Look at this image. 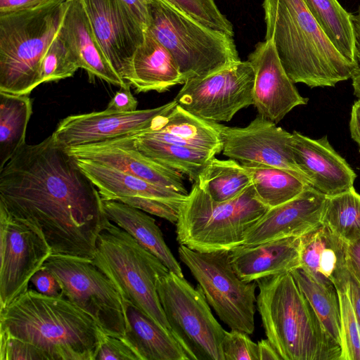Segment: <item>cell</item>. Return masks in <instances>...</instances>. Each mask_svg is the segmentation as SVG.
<instances>
[{
	"instance_id": "obj_28",
	"label": "cell",
	"mask_w": 360,
	"mask_h": 360,
	"mask_svg": "<svg viewBox=\"0 0 360 360\" xmlns=\"http://www.w3.org/2000/svg\"><path fill=\"white\" fill-rule=\"evenodd\" d=\"M126 314L128 326L123 338L140 360H188L172 333L141 310L126 304Z\"/></svg>"
},
{
	"instance_id": "obj_46",
	"label": "cell",
	"mask_w": 360,
	"mask_h": 360,
	"mask_svg": "<svg viewBox=\"0 0 360 360\" xmlns=\"http://www.w3.org/2000/svg\"><path fill=\"white\" fill-rule=\"evenodd\" d=\"M347 264L350 274L360 284V240L348 244Z\"/></svg>"
},
{
	"instance_id": "obj_44",
	"label": "cell",
	"mask_w": 360,
	"mask_h": 360,
	"mask_svg": "<svg viewBox=\"0 0 360 360\" xmlns=\"http://www.w3.org/2000/svg\"><path fill=\"white\" fill-rule=\"evenodd\" d=\"M136 20L147 30L148 25V6L151 0H121Z\"/></svg>"
},
{
	"instance_id": "obj_22",
	"label": "cell",
	"mask_w": 360,
	"mask_h": 360,
	"mask_svg": "<svg viewBox=\"0 0 360 360\" xmlns=\"http://www.w3.org/2000/svg\"><path fill=\"white\" fill-rule=\"evenodd\" d=\"M67 7L58 36L78 60L89 79L98 77L120 87L129 85L115 70L92 28L82 0L66 1Z\"/></svg>"
},
{
	"instance_id": "obj_19",
	"label": "cell",
	"mask_w": 360,
	"mask_h": 360,
	"mask_svg": "<svg viewBox=\"0 0 360 360\" xmlns=\"http://www.w3.org/2000/svg\"><path fill=\"white\" fill-rule=\"evenodd\" d=\"M326 195L311 186L294 199L269 208L247 231L243 245L302 236L321 224Z\"/></svg>"
},
{
	"instance_id": "obj_37",
	"label": "cell",
	"mask_w": 360,
	"mask_h": 360,
	"mask_svg": "<svg viewBox=\"0 0 360 360\" xmlns=\"http://www.w3.org/2000/svg\"><path fill=\"white\" fill-rule=\"evenodd\" d=\"M200 23L234 36L233 25L218 8L214 0H163Z\"/></svg>"
},
{
	"instance_id": "obj_27",
	"label": "cell",
	"mask_w": 360,
	"mask_h": 360,
	"mask_svg": "<svg viewBox=\"0 0 360 360\" xmlns=\"http://www.w3.org/2000/svg\"><path fill=\"white\" fill-rule=\"evenodd\" d=\"M107 217L157 257L172 272L183 277L181 266L166 244L155 220L147 212L118 200H103Z\"/></svg>"
},
{
	"instance_id": "obj_31",
	"label": "cell",
	"mask_w": 360,
	"mask_h": 360,
	"mask_svg": "<svg viewBox=\"0 0 360 360\" xmlns=\"http://www.w3.org/2000/svg\"><path fill=\"white\" fill-rule=\"evenodd\" d=\"M251 177L259 200L269 208L285 203L310 186L294 174L257 162L240 163Z\"/></svg>"
},
{
	"instance_id": "obj_45",
	"label": "cell",
	"mask_w": 360,
	"mask_h": 360,
	"mask_svg": "<svg viewBox=\"0 0 360 360\" xmlns=\"http://www.w3.org/2000/svg\"><path fill=\"white\" fill-rule=\"evenodd\" d=\"M48 1L49 0H0V14L31 8Z\"/></svg>"
},
{
	"instance_id": "obj_50",
	"label": "cell",
	"mask_w": 360,
	"mask_h": 360,
	"mask_svg": "<svg viewBox=\"0 0 360 360\" xmlns=\"http://www.w3.org/2000/svg\"><path fill=\"white\" fill-rule=\"evenodd\" d=\"M353 32L354 37L355 57L360 66V6L355 14H352Z\"/></svg>"
},
{
	"instance_id": "obj_18",
	"label": "cell",
	"mask_w": 360,
	"mask_h": 360,
	"mask_svg": "<svg viewBox=\"0 0 360 360\" xmlns=\"http://www.w3.org/2000/svg\"><path fill=\"white\" fill-rule=\"evenodd\" d=\"M255 72L253 105L258 115L278 123L294 108L304 105L308 98L300 95L284 70L274 43H258L248 60Z\"/></svg>"
},
{
	"instance_id": "obj_17",
	"label": "cell",
	"mask_w": 360,
	"mask_h": 360,
	"mask_svg": "<svg viewBox=\"0 0 360 360\" xmlns=\"http://www.w3.org/2000/svg\"><path fill=\"white\" fill-rule=\"evenodd\" d=\"M131 135L65 149L75 158L108 166L156 186L188 195L184 175L141 153L134 146Z\"/></svg>"
},
{
	"instance_id": "obj_41",
	"label": "cell",
	"mask_w": 360,
	"mask_h": 360,
	"mask_svg": "<svg viewBox=\"0 0 360 360\" xmlns=\"http://www.w3.org/2000/svg\"><path fill=\"white\" fill-rule=\"evenodd\" d=\"M140 360L139 356L123 338L105 335L96 360Z\"/></svg>"
},
{
	"instance_id": "obj_13",
	"label": "cell",
	"mask_w": 360,
	"mask_h": 360,
	"mask_svg": "<svg viewBox=\"0 0 360 360\" xmlns=\"http://www.w3.org/2000/svg\"><path fill=\"white\" fill-rule=\"evenodd\" d=\"M0 309L28 290L32 276L52 254L43 235L0 207Z\"/></svg>"
},
{
	"instance_id": "obj_51",
	"label": "cell",
	"mask_w": 360,
	"mask_h": 360,
	"mask_svg": "<svg viewBox=\"0 0 360 360\" xmlns=\"http://www.w3.org/2000/svg\"><path fill=\"white\" fill-rule=\"evenodd\" d=\"M354 95L360 99V67L352 77Z\"/></svg>"
},
{
	"instance_id": "obj_23",
	"label": "cell",
	"mask_w": 360,
	"mask_h": 360,
	"mask_svg": "<svg viewBox=\"0 0 360 360\" xmlns=\"http://www.w3.org/2000/svg\"><path fill=\"white\" fill-rule=\"evenodd\" d=\"M300 236H290L230 250L232 266L243 281L292 272L300 267Z\"/></svg>"
},
{
	"instance_id": "obj_6",
	"label": "cell",
	"mask_w": 360,
	"mask_h": 360,
	"mask_svg": "<svg viewBox=\"0 0 360 360\" xmlns=\"http://www.w3.org/2000/svg\"><path fill=\"white\" fill-rule=\"evenodd\" d=\"M269 209L257 198L252 183L224 202L214 200L194 183L179 208L176 240L199 252L230 251L243 245L247 231Z\"/></svg>"
},
{
	"instance_id": "obj_49",
	"label": "cell",
	"mask_w": 360,
	"mask_h": 360,
	"mask_svg": "<svg viewBox=\"0 0 360 360\" xmlns=\"http://www.w3.org/2000/svg\"><path fill=\"white\" fill-rule=\"evenodd\" d=\"M259 360H281L277 351L268 339L257 342Z\"/></svg>"
},
{
	"instance_id": "obj_11",
	"label": "cell",
	"mask_w": 360,
	"mask_h": 360,
	"mask_svg": "<svg viewBox=\"0 0 360 360\" xmlns=\"http://www.w3.org/2000/svg\"><path fill=\"white\" fill-rule=\"evenodd\" d=\"M43 266L56 278L61 295L90 315L105 334L124 336L126 304L112 281L91 259L51 254Z\"/></svg>"
},
{
	"instance_id": "obj_33",
	"label": "cell",
	"mask_w": 360,
	"mask_h": 360,
	"mask_svg": "<svg viewBox=\"0 0 360 360\" xmlns=\"http://www.w3.org/2000/svg\"><path fill=\"white\" fill-rule=\"evenodd\" d=\"M215 201L224 202L241 194L252 184L251 177L238 161L213 158L196 182Z\"/></svg>"
},
{
	"instance_id": "obj_21",
	"label": "cell",
	"mask_w": 360,
	"mask_h": 360,
	"mask_svg": "<svg viewBox=\"0 0 360 360\" xmlns=\"http://www.w3.org/2000/svg\"><path fill=\"white\" fill-rule=\"evenodd\" d=\"M300 268L319 283L347 291L348 243L321 224L300 236Z\"/></svg>"
},
{
	"instance_id": "obj_14",
	"label": "cell",
	"mask_w": 360,
	"mask_h": 360,
	"mask_svg": "<svg viewBox=\"0 0 360 360\" xmlns=\"http://www.w3.org/2000/svg\"><path fill=\"white\" fill-rule=\"evenodd\" d=\"M220 131L225 156L287 170L310 185L295 162L292 133L259 115L245 127L220 124Z\"/></svg>"
},
{
	"instance_id": "obj_26",
	"label": "cell",
	"mask_w": 360,
	"mask_h": 360,
	"mask_svg": "<svg viewBox=\"0 0 360 360\" xmlns=\"http://www.w3.org/2000/svg\"><path fill=\"white\" fill-rule=\"evenodd\" d=\"M75 160L96 186L103 200L142 198L182 202L187 196L108 166L83 159Z\"/></svg>"
},
{
	"instance_id": "obj_39",
	"label": "cell",
	"mask_w": 360,
	"mask_h": 360,
	"mask_svg": "<svg viewBox=\"0 0 360 360\" xmlns=\"http://www.w3.org/2000/svg\"><path fill=\"white\" fill-rule=\"evenodd\" d=\"M222 351L224 360H259L257 343L248 334L238 330L226 331Z\"/></svg>"
},
{
	"instance_id": "obj_29",
	"label": "cell",
	"mask_w": 360,
	"mask_h": 360,
	"mask_svg": "<svg viewBox=\"0 0 360 360\" xmlns=\"http://www.w3.org/2000/svg\"><path fill=\"white\" fill-rule=\"evenodd\" d=\"M134 146L145 155L176 171L196 183L209 162L215 157L211 153L165 143L132 134Z\"/></svg>"
},
{
	"instance_id": "obj_10",
	"label": "cell",
	"mask_w": 360,
	"mask_h": 360,
	"mask_svg": "<svg viewBox=\"0 0 360 360\" xmlns=\"http://www.w3.org/2000/svg\"><path fill=\"white\" fill-rule=\"evenodd\" d=\"M178 254L221 321L231 330L252 334L257 284L238 276L232 266L230 251L199 252L180 245Z\"/></svg>"
},
{
	"instance_id": "obj_20",
	"label": "cell",
	"mask_w": 360,
	"mask_h": 360,
	"mask_svg": "<svg viewBox=\"0 0 360 360\" xmlns=\"http://www.w3.org/2000/svg\"><path fill=\"white\" fill-rule=\"evenodd\" d=\"M292 135L295 162L312 188L326 196L354 188L356 173L327 136L314 139L296 131Z\"/></svg>"
},
{
	"instance_id": "obj_36",
	"label": "cell",
	"mask_w": 360,
	"mask_h": 360,
	"mask_svg": "<svg viewBox=\"0 0 360 360\" xmlns=\"http://www.w3.org/2000/svg\"><path fill=\"white\" fill-rule=\"evenodd\" d=\"M79 68L77 59L57 34L41 60L39 84L72 77Z\"/></svg>"
},
{
	"instance_id": "obj_4",
	"label": "cell",
	"mask_w": 360,
	"mask_h": 360,
	"mask_svg": "<svg viewBox=\"0 0 360 360\" xmlns=\"http://www.w3.org/2000/svg\"><path fill=\"white\" fill-rule=\"evenodd\" d=\"M256 282L265 335L281 360H340V345L324 328L291 272Z\"/></svg>"
},
{
	"instance_id": "obj_43",
	"label": "cell",
	"mask_w": 360,
	"mask_h": 360,
	"mask_svg": "<svg viewBox=\"0 0 360 360\" xmlns=\"http://www.w3.org/2000/svg\"><path fill=\"white\" fill-rule=\"evenodd\" d=\"M138 101L132 95L130 85L121 86L108 103L106 110L115 112L136 110Z\"/></svg>"
},
{
	"instance_id": "obj_2",
	"label": "cell",
	"mask_w": 360,
	"mask_h": 360,
	"mask_svg": "<svg viewBox=\"0 0 360 360\" xmlns=\"http://www.w3.org/2000/svg\"><path fill=\"white\" fill-rule=\"evenodd\" d=\"M0 331L31 343L46 360H96L105 333L63 295L28 289L0 309Z\"/></svg>"
},
{
	"instance_id": "obj_38",
	"label": "cell",
	"mask_w": 360,
	"mask_h": 360,
	"mask_svg": "<svg viewBox=\"0 0 360 360\" xmlns=\"http://www.w3.org/2000/svg\"><path fill=\"white\" fill-rule=\"evenodd\" d=\"M341 318L340 360H360V329L347 291H338Z\"/></svg>"
},
{
	"instance_id": "obj_3",
	"label": "cell",
	"mask_w": 360,
	"mask_h": 360,
	"mask_svg": "<svg viewBox=\"0 0 360 360\" xmlns=\"http://www.w3.org/2000/svg\"><path fill=\"white\" fill-rule=\"evenodd\" d=\"M265 40L271 41L294 83L334 87L360 67L336 49L303 0H264Z\"/></svg>"
},
{
	"instance_id": "obj_7",
	"label": "cell",
	"mask_w": 360,
	"mask_h": 360,
	"mask_svg": "<svg viewBox=\"0 0 360 360\" xmlns=\"http://www.w3.org/2000/svg\"><path fill=\"white\" fill-rule=\"evenodd\" d=\"M131 304L171 333L157 291V281L169 270L127 231L110 220L100 232L92 259Z\"/></svg>"
},
{
	"instance_id": "obj_1",
	"label": "cell",
	"mask_w": 360,
	"mask_h": 360,
	"mask_svg": "<svg viewBox=\"0 0 360 360\" xmlns=\"http://www.w3.org/2000/svg\"><path fill=\"white\" fill-rule=\"evenodd\" d=\"M0 207L37 229L52 254L91 259L110 221L97 188L53 134L25 143L0 169Z\"/></svg>"
},
{
	"instance_id": "obj_40",
	"label": "cell",
	"mask_w": 360,
	"mask_h": 360,
	"mask_svg": "<svg viewBox=\"0 0 360 360\" xmlns=\"http://www.w3.org/2000/svg\"><path fill=\"white\" fill-rule=\"evenodd\" d=\"M0 360H46L35 346L4 331H0Z\"/></svg>"
},
{
	"instance_id": "obj_24",
	"label": "cell",
	"mask_w": 360,
	"mask_h": 360,
	"mask_svg": "<svg viewBox=\"0 0 360 360\" xmlns=\"http://www.w3.org/2000/svg\"><path fill=\"white\" fill-rule=\"evenodd\" d=\"M220 124L200 118L177 103L171 111L158 117L151 129L137 134L216 155L223 150Z\"/></svg>"
},
{
	"instance_id": "obj_52",
	"label": "cell",
	"mask_w": 360,
	"mask_h": 360,
	"mask_svg": "<svg viewBox=\"0 0 360 360\" xmlns=\"http://www.w3.org/2000/svg\"><path fill=\"white\" fill-rule=\"evenodd\" d=\"M61 1H70V0H60Z\"/></svg>"
},
{
	"instance_id": "obj_5",
	"label": "cell",
	"mask_w": 360,
	"mask_h": 360,
	"mask_svg": "<svg viewBox=\"0 0 360 360\" xmlns=\"http://www.w3.org/2000/svg\"><path fill=\"white\" fill-rule=\"evenodd\" d=\"M66 1L0 14V91L30 94L39 84L41 60L57 36Z\"/></svg>"
},
{
	"instance_id": "obj_34",
	"label": "cell",
	"mask_w": 360,
	"mask_h": 360,
	"mask_svg": "<svg viewBox=\"0 0 360 360\" xmlns=\"http://www.w3.org/2000/svg\"><path fill=\"white\" fill-rule=\"evenodd\" d=\"M327 332L341 346V318L338 294L313 279L302 268L291 272Z\"/></svg>"
},
{
	"instance_id": "obj_8",
	"label": "cell",
	"mask_w": 360,
	"mask_h": 360,
	"mask_svg": "<svg viewBox=\"0 0 360 360\" xmlns=\"http://www.w3.org/2000/svg\"><path fill=\"white\" fill-rule=\"evenodd\" d=\"M148 30L171 53L184 83L240 60L233 37L211 29L163 0H151Z\"/></svg>"
},
{
	"instance_id": "obj_16",
	"label": "cell",
	"mask_w": 360,
	"mask_h": 360,
	"mask_svg": "<svg viewBox=\"0 0 360 360\" xmlns=\"http://www.w3.org/2000/svg\"><path fill=\"white\" fill-rule=\"evenodd\" d=\"M82 1L106 57L127 82L133 56L143 41L146 30L121 0Z\"/></svg>"
},
{
	"instance_id": "obj_30",
	"label": "cell",
	"mask_w": 360,
	"mask_h": 360,
	"mask_svg": "<svg viewBox=\"0 0 360 360\" xmlns=\"http://www.w3.org/2000/svg\"><path fill=\"white\" fill-rule=\"evenodd\" d=\"M32 113L28 94L0 91V169L25 143Z\"/></svg>"
},
{
	"instance_id": "obj_15",
	"label": "cell",
	"mask_w": 360,
	"mask_h": 360,
	"mask_svg": "<svg viewBox=\"0 0 360 360\" xmlns=\"http://www.w3.org/2000/svg\"><path fill=\"white\" fill-rule=\"evenodd\" d=\"M177 102L131 112H101L69 115L58 124L52 134L63 148L99 143L151 129L158 117L171 111Z\"/></svg>"
},
{
	"instance_id": "obj_48",
	"label": "cell",
	"mask_w": 360,
	"mask_h": 360,
	"mask_svg": "<svg viewBox=\"0 0 360 360\" xmlns=\"http://www.w3.org/2000/svg\"><path fill=\"white\" fill-rule=\"evenodd\" d=\"M349 127L351 137L357 143L360 153V99L352 106Z\"/></svg>"
},
{
	"instance_id": "obj_35",
	"label": "cell",
	"mask_w": 360,
	"mask_h": 360,
	"mask_svg": "<svg viewBox=\"0 0 360 360\" xmlns=\"http://www.w3.org/2000/svg\"><path fill=\"white\" fill-rule=\"evenodd\" d=\"M321 223L348 244L360 240V194L354 187L326 196Z\"/></svg>"
},
{
	"instance_id": "obj_42",
	"label": "cell",
	"mask_w": 360,
	"mask_h": 360,
	"mask_svg": "<svg viewBox=\"0 0 360 360\" xmlns=\"http://www.w3.org/2000/svg\"><path fill=\"white\" fill-rule=\"evenodd\" d=\"M30 281L36 290L45 295L58 297L61 295L60 285L54 276L43 266L32 276Z\"/></svg>"
},
{
	"instance_id": "obj_32",
	"label": "cell",
	"mask_w": 360,
	"mask_h": 360,
	"mask_svg": "<svg viewBox=\"0 0 360 360\" xmlns=\"http://www.w3.org/2000/svg\"><path fill=\"white\" fill-rule=\"evenodd\" d=\"M303 1L312 16L341 54L350 62L358 63L355 57L352 14L338 0Z\"/></svg>"
},
{
	"instance_id": "obj_25",
	"label": "cell",
	"mask_w": 360,
	"mask_h": 360,
	"mask_svg": "<svg viewBox=\"0 0 360 360\" xmlns=\"http://www.w3.org/2000/svg\"><path fill=\"white\" fill-rule=\"evenodd\" d=\"M126 81L136 93H162L184 84L175 59L148 29L143 41L133 56Z\"/></svg>"
},
{
	"instance_id": "obj_12",
	"label": "cell",
	"mask_w": 360,
	"mask_h": 360,
	"mask_svg": "<svg viewBox=\"0 0 360 360\" xmlns=\"http://www.w3.org/2000/svg\"><path fill=\"white\" fill-rule=\"evenodd\" d=\"M255 72L248 61H238L207 76L186 81L174 100L205 120L229 122L253 105Z\"/></svg>"
},
{
	"instance_id": "obj_47",
	"label": "cell",
	"mask_w": 360,
	"mask_h": 360,
	"mask_svg": "<svg viewBox=\"0 0 360 360\" xmlns=\"http://www.w3.org/2000/svg\"><path fill=\"white\" fill-rule=\"evenodd\" d=\"M347 292L360 329V284L351 274Z\"/></svg>"
},
{
	"instance_id": "obj_9",
	"label": "cell",
	"mask_w": 360,
	"mask_h": 360,
	"mask_svg": "<svg viewBox=\"0 0 360 360\" xmlns=\"http://www.w3.org/2000/svg\"><path fill=\"white\" fill-rule=\"evenodd\" d=\"M160 302L173 337L188 360H224L226 333L213 316L199 285L169 271L157 281Z\"/></svg>"
}]
</instances>
